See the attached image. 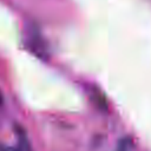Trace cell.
I'll return each instance as SVG.
<instances>
[{"label": "cell", "instance_id": "6da1fadb", "mask_svg": "<svg viewBox=\"0 0 151 151\" xmlns=\"http://www.w3.org/2000/svg\"><path fill=\"white\" fill-rule=\"evenodd\" d=\"M0 103H1V93H0Z\"/></svg>", "mask_w": 151, "mask_h": 151}]
</instances>
